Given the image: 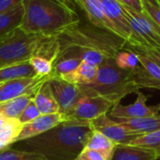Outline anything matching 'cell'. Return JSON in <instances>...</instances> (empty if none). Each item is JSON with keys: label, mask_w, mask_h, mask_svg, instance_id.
Wrapping results in <instances>:
<instances>
[{"label": "cell", "mask_w": 160, "mask_h": 160, "mask_svg": "<svg viewBox=\"0 0 160 160\" xmlns=\"http://www.w3.org/2000/svg\"><path fill=\"white\" fill-rule=\"evenodd\" d=\"M93 130H97L116 144L128 145L135 139L140 137V134L131 132L118 122L112 119L108 114H103L90 123Z\"/></svg>", "instance_id": "10"}, {"label": "cell", "mask_w": 160, "mask_h": 160, "mask_svg": "<svg viewBox=\"0 0 160 160\" xmlns=\"http://www.w3.org/2000/svg\"><path fill=\"white\" fill-rule=\"evenodd\" d=\"M20 29L28 34L57 37L80 23L76 11L64 0H23Z\"/></svg>", "instance_id": "2"}, {"label": "cell", "mask_w": 160, "mask_h": 160, "mask_svg": "<svg viewBox=\"0 0 160 160\" xmlns=\"http://www.w3.org/2000/svg\"><path fill=\"white\" fill-rule=\"evenodd\" d=\"M48 77L36 76L33 78H23L0 82V103L14 99L21 96L35 97L42 83Z\"/></svg>", "instance_id": "9"}, {"label": "cell", "mask_w": 160, "mask_h": 160, "mask_svg": "<svg viewBox=\"0 0 160 160\" xmlns=\"http://www.w3.org/2000/svg\"><path fill=\"white\" fill-rule=\"evenodd\" d=\"M131 132L143 135L160 129V116L142 118H112Z\"/></svg>", "instance_id": "16"}, {"label": "cell", "mask_w": 160, "mask_h": 160, "mask_svg": "<svg viewBox=\"0 0 160 160\" xmlns=\"http://www.w3.org/2000/svg\"><path fill=\"white\" fill-rule=\"evenodd\" d=\"M159 116H160V114H159Z\"/></svg>", "instance_id": "40"}, {"label": "cell", "mask_w": 160, "mask_h": 160, "mask_svg": "<svg viewBox=\"0 0 160 160\" xmlns=\"http://www.w3.org/2000/svg\"><path fill=\"white\" fill-rule=\"evenodd\" d=\"M22 2L23 0H0V14Z\"/></svg>", "instance_id": "35"}, {"label": "cell", "mask_w": 160, "mask_h": 160, "mask_svg": "<svg viewBox=\"0 0 160 160\" xmlns=\"http://www.w3.org/2000/svg\"><path fill=\"white\" fill-rule=\"evenodd\" d=\"M33 100L38 108L40 114H52L60 112L59 106L50 89L48 80L45 81L39 87Z\"/></svg>", "instance_id": "20"}, {"label": "cell", "mask_w": 160, "mask_h": 160, "mask_svg": "<svg viewBox=\"0 0 160 160\" xmlns=\"http://www.w3.org/2000/svg\"><path fill=\"white\" fill-rule=\"evenodd\" d=\"M22 128V125L18 119H7L4 126L0 128V150L8 148L15 143Z\"/></svg>", "instance_id": "24"}, {"label": "cell", "mask_w": 160, "mask_h": 160, "mask_svg": "<svg viewBox=\"0 0 160 160\" xmlns=\"http://www.w3.org/2000/svg\"><path fill=\"white\" fill-rule=\"evenodd\" d=\"M154 160H160V156H157V157L155 158V159Z\"/></svg>", "instance_id": "38"}, {"label": "cell", "mask_w": 160, "mask_h": 160, "mask_svg": "<svg viewBox=\"0 0 160 160\" xmlns=\"http://www.w3.org/2000/svg\"><path fill=\"white\" fill-rule=\"evenodd\" d=\"M99 1L101 2L106 17L113 25L116 35L128 41L131 36V28L123 6L117 0Z\"/></svg>", "instance_id": "13"}, {"label": "cell", "mask_w": 160, "mask_h": 160, "mask_svg": "<svg viewBox=\"0 0 160 160\" xmlns=\"http://www.w3.org/2000/svg\"><path fill=\"white\" fill-rule=\"evenodd\" d=\"M75 160H109L103 154L98 151L84 148Z\"/></svg>", "instance_id": "33"}, {"label": "cell", "mask_w": 160, "mask_h": 160, "mask_svg": "<svg viewBox=\"0 0 160 160\" xmlns=\"http://www.w3.org/2000/svg\"><path fill=\"white\" fill-rule=\"evenodd\" d=\"M0 160H47L42 155L33 152L21 151L15 148L0 150Z\"/></svg>", "instance_id": "28"}, {"label": "cell", "mask_w": 160, "mask_h": 160, "mask_svg": "<svg viewBox=\"0 0 160 160\" xmlns=\"http://www.w3.org/2000/svg\"><path fill=\"white\" fill-rule=\"evenodd\" d=\"M34 98L32 96H21L0 103V115L5 119H18L27 104Z\"/></svg>", "instance_id": "22"}, {"label": "cell", "mask_w": 160, "mask_h": 160, "mask_svg": "<svg viewBox=\"0 0 160 160\" xmlns=\"http://www.w3.org/2000/svg\"><path fill=\"white\" fill-rule=\"evenodd\" d=\"M140 66L132 70V75L139 89L152 88L160 90V68L150 59L138 54Z\"/></svg>", "instance_id": "12"}, {"label": "cell", "mask_w": 160, "mask_h": 160, "mask_svg": "<svg viewBox=\"0 0 160 160\" xmlns=\"http://www.w3.org/2000/svg\"><path fill=\"white\" fill-rule=\"evenodd\" d=\"M40 115L39 110L37 107L36 103L34 102V100L32 99L27 106L24 108V110L22 111V112L20 114V116L18 117V121L23 126L25 124L30 123L31 121L35 120L37 117H38Z\"/></svg>", "instance_id": "31"}, {"label": "cell", "mask_w": 160, "mask_h": 160, "mask_svg": "<svg viewBox=\"0 0 160 160\" xmlns=\"http://www.w3.org/2000/svg\"><path fill=\"white\" fill-rule=\"evenodd\" d=\"M6 121H7V119H5L4 117H2V116L0 115V128L4 126V124H5Z\"/></svg>", "instance_id": "37"}, {"label": "cell", "mask_w": 160, "mask_h": 160, "mask_svg": "<svg viewBox=\"0 0 160 160\" xmlns=\"http://www.w3.org/2000/svg\"><path fill=\"white\" fill-rule=\"evenodd\" d=\"M92 131L89 123L65 120L40 135L14 143V148L40 154L47 160H75Z\"/></svg>", "instance_id": "1"}, {"label": "cell", "mask_w": 160, "mask_h": 160, "mask_svg": "<svg viewBox=\"0 0 160 160\" xmlns=\"http://www.w3.org/2000/svg\"><path fill=\"white\" fill-rule=\"evenodd\" d=\"M24 14V7L20 3L0 14V38L20 28Z\"/></svg>", "instance_id": "17"}, {"label": "cell", "mask_w": 160, "mask_h": 160, "mask_svg": "<svg viewBox=\"0 0 160 160\" xmlns=\"http://www.w3.org/2000/svg\"><path fill=\"white\" fill-rule=\"evenodd\" d=\"M75 2L85 12L91 23L101 30H105L116 35L114 27L106 17L103 7L99 0H75Z\"/></svg>", "instance_id": "15"}, {"label": "cell", "mask_w": 160, "mask_h": 160, "mask_svg": "<svg viewBox=\"0 0 160 160\" xmlns=\"http://www.w3.org/2000/svg\"><path fill=\"white\" fill-rule=\"evenodd\" d=\"M124 49L129 50L137 54L142 55L154 63H156L160 68V48L159 47H151V46H133L126 42Z\"/></svg>", "instance_id": "30"}, {"label": "cell", "mask_w": 160, "mask_h": 160, "mask_svg": "<svg viewBox=\"0 0 160 160\" xmlns=\"http://www.w3.org/2000/svg\"><path fill=\"white\" fill-rule=\"evenodd\" d=\"M143 12H145L160 27V7L151 4L147 1H142Z\"/></svg>", "instance_id": "32"}, {"label": "cell", "mask_w": 160, "mask_h": 160, "mask_svg": "<svg viewBox=\"0 0 160 160\" xmlns=\"http://www.w3.org/2000/svg\"><path fill=\"white\" fill-rule=\"evenodd\" d=\"M80 88L82 92V96L73 109L65 116V120L90 123L94 119L107 114L114 105L112 101L103 97L85 93L81 86Z\"/></svg>", "instance_id": "7"}, {"label": "cell", "mask_w": 160, "mask_h": 160, "mask_svg": "<svg viewBox=\"0 0 160 160\" xmlns=\"http://www.w3.org/2000/svg\"><path fill=\"white\" fill-rule=\"evenodd\" d=\"M142 1H147V2H149V3H151V4H154V5H156V6L160 7L159 3L158 2V0H142Z\"/></svg>", "instance_id": "36"}, {"label": "cell", "mask_w": 160, "mask_h": 160, "mask_svg": "<svg viewBox=\"0 0 160 160\" xmlns=\"http://www.w3.org/2000/svg\"><path fill=\"white\" fill-rule=\"evenodd\" d=\"M48 83L52 94L57 102L60 113L65 116L73 109L75 104L82 96V92L78 84H73L61 78L50 76Z\"/></svg>", "instance_id": "8"}, {"label": "cell", "mask_w": 160, "mask_h": 160, "mask_svg": "<svg viewBox=\"0 0 160 160\" xmlns=\"http://www.w3.org/2000/svg\"><path fill=\"white\" fill-rule=\"evenodd\" d=\"M122 6L128 8L129 9L138 12L142 13L143 12V7L142 0H117Z\"/></svg>", "instance_id": "34"}, {"label": "cell", "mask_w": 160, "mask_h": 160, "mask_svg": "<svg viewBox=\"0 0 160 160\" xmlns=\"http://www.w3.org/2000/svg\"><path fill=\"white\" fill-rule=\"evenodd\" d=\"M60 51L57 37L28 34L17 28L0 38V68L29 61L34 55H41L52 63Z\"/></svg>", "instance_id": "3"}, {"label": "cell", "mask_w": 160, "mask_h": 160, "mask_svg": "<svg viewBox=\"0 0 160 160\" xmlns=\"http://www.w3.org/2000/svg\"><path fill=\"white\" fill-rule=\"evenodd\" d=\"M136 94L137 98L134 103L122 105L120 102H117L107 114L111 118H142L159 115L160 104L157 106H148L146 104L148 98L140 91Z\"/></svg>", "instance_id": "11"}, {"label": "cell", "mask_w": 160, "mask_h": 160, "mask_svg": "<svg viewBox=\"0 0 160 160\" xmlns=\"http://www.w3.org/2000/svg\"><path fill=\"white\" fill-rule=\"evenodd\" d=\"M156 157V154L148 149L129 144H117L110 160H154Z\"/></svg>", "instance_id": "19"}, {"label": "cell", "mask_w": 160, "mask_h": 160, "mask_svg": "<svg viewBox=\"0 0 160 160\" xmlns=\"http://www.w3.org/2000/svg\"><path fill=\"white\" fill-rule=\"evenodd\" d=\"M29 63L34 68L37 76L48 77L52 75L53 63L41 55H34L29 59Z\"/></svg>", "instance_id": "29"}, {"label": "cell", "mask_w": 160, "mask_h": 160, "mask_svg": "<svg viewBox=\"0 0 160 160\" xmlns=\"http://www.w3.org/2000/svg\"><path fill=\"white\" fill-rule=\"evenodd\" d=\"M37 74L30 65L29 61L14 64L3 68H0V82L23 79V78H33Z\"/></svg>", "instance_id": "21"}, {"label": "cell", "mask_w": 160, "mask_h": 160, "mask_svg": "<svg viewBox=\"0 0 160 160\" xmlns=\"http://www.w3.org/2000/svg\"><path fill=\"white\" fill-rule=\"evenodd\" d=\"M129 145L148 149L154 152L156 156H160V129L141 135L131 142Z\"/></svg>", "instance_id": "25"}, {"label": "cell", "mask_w": 160, "mask_h": 160, "mask_svg": "<svg viewBox=\"0 0 160 160\" xmlns=\"http://www.w3.org/2000/svg\"><path fill=\"white\" fill-rule=\"evenodd\" d=\"M82 60L77 57L71 56H60L53 63L52 76L54 77H62L67 75L73 70H75L79 65L81 64Z\"/></svg>", "instance_id": "26"}, {"label": "cell", "mask_w": 160, "mask_h": 160, "mask_svg": "<svg viewBox=\"0 0 160 160\" xmlns=\"http://www.w3.org/2000/svg\"><path fill=\"white\" fill-rule=\"evenodd\" d=\"M98 66L87 63L85 61H82L79 67L75 70L60 78L73 84L86 85L94 82L98 74Z\"/></svg>", "instance_id": "18"}, {"label": "cell", "mask_w": 160, "mask_h": 160, "mask_svg": "<svg viewBox=\"0 0 160 160\" xmlns=\"http://www.w3.org/2000/svg\"><path fill=\"white\" fill-rule=\"evenodd\" d=\"M78 26L57 36L60 50L68 47L89 48L101 51L110 57H114L126 44L125 39L111 32L81 29Z\"/></svg>", "instance_id": "5"}, {"label": "cell", "mask_w": 160, "mask_h": 160, "mask_svg": "<svg viewBox=\"0 0 160 160\" xmlns=\"http://www.w3.org/2000/svg\"><path fill=\"white\" fill-rule=\"evenodd\" d=\"M116 145H117L116 143H114L112 141H111L102 133L97 130H93L88 139L85 148L98 151L110 160Z\"/></svg>", "instance_id": "23"}, {"label": "cell", "mask_w": 160, "mask_h": 160, "mask_svg": "<svg viewBox=\"0 0 160 160\" xmlns=\"http://www.w3.org/2000/svg\"><path fill=\"white\" fill-rule=\"evenodd\" d=\"M131 36L128 41L133 46H151L160 48V27L145 13H138L124 7Z\"/></svg>", "instance_id": "6"}, {"label": "cell", "mask_w": 160, "mask_h": 160, "mask_svg": "<svg viewBox=\"0 0 160 160\" xmlns=\"http://www.w3.org/2000/svg\"><path fill=\"white\" fill-rule=\"evenodd\" d=\"M63 121H65V118L60 112L52 114H40L35 120L22 126L20 134L16 138L15 143L40 135L59 125Z\"/></svg>", "instance_id": "14"}, {"label": "cell", "mask_w": 160, "mask_h": 160, "mask_svg": "<svg viewBox=\"0 0 160 160\" xmlns=\"http://www.w3.org/2000/svg\"><path fill=\"white\" fill-rule=\"evenodd\" d=\"M158 3H159V5H160V0H158Z\"/></svg>", "instance_id": "39"}, {"label": "cell", "mask_w": 160, "mask_h": 160, "mask_svg": "<svg viewBox=\"0 0 160 160\" xmlns=\"http://www.w3.org/2000/svg\"><path fill=\"white\" fill-rule=\"evenodd\" d=\"M80 86L85 93L103 97L113 104L121 102L126 96L140 91L134 82L132 70L118 68L114 57L106 59L98 66L93 82Z\"/></svg>", "instance_id": "4"}, {"label": "cell", "mask_w": 160, "mask_h": 160, "mask_svg": "<svg viewBox=\"0 0 160 160\" xmlns=\"http://www.w3.org/2000/svg\"><path fill=\"white\" fill-rule=\"evenodd\" d=\"M114 61L118 68L125 70H134L141 64L137 53L124 48L115 54Z\"/></svg>", "instance_id": "27"}]
</instances>
